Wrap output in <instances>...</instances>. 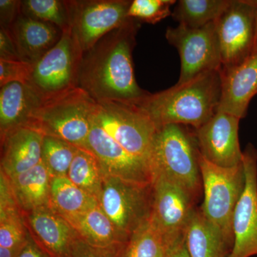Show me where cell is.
Here are the masks:
<instances>
[{
  "mask_svg": "<svg viewBox=\"0 0 257 257\" xmlns=\"http://www.w3.org/2000/svg\"><path fill=\"white\" fill-rule=\"evenodd\" d=\"M140 25L130 18L83 54L79 87L96 102L137 104L150 93L138 85L134 69L133 52Z\"/></svg>",
  "mask_w": 257,
  "mask_h": 257,
  "instance_id": "obj_1",
  "label": "cell"
},
{
  "mask_svg": "<svg viewBox=\"0 0 257 257\" xmlns=\"http://www.w3.org/2000/svg\"><path fill=\"white\" fill-rule=\"evenodd\" d=\"M220 69L204 72L189 82L177 83L161 92L149 93L135 105L150 116L157 128L181 124L197 130L217 112Z\"/></svg>",
  "mask_w": 257,
  "mask_h": 257,
  "instance_id": "obj_2",
  "label": "cell"
},
{
  "mask_svg": "<svg viewBox=\"0 0 257 257\" xmlns=\"http://www.w3.org/2000/svg\"><path fill=\"white\" fill-rule=\"evenodd\" d=\"M199 155L195 130L192 133L181 124L161 126L150 155L152 179L157 176L170 179L197 201L203 189Z\"/></svg>",
  "mask_w": 257,
  "mask_h": 257,
  "instance_id": "obj_3",
  "label": "cell"
},
{
  "mask_svg": "<svg viewBox=\"0 0 257 257\" xmlns=\"http://www.w3.org/2000/svg\"><path fill=\"white\" fill-rule=\"evenodd\" d=\"M96 101L77 87L43 101L32 114L28 126L45 136L54 137L82 147L92 125Z\"/></svg>",
  "mask_w": 257,
  "mask_h": 257,
  "instance_id": "obj_4",
  "label": "cell"
},
{
  "mask_svg": "<svg viewBox=\"0 0 257 257\" xmlns=\"http://www.w3.org/2000/svg\"><path fill=\"white\" fill-rule=\"evenodd\" d=\"M204 202L200 209L226 241L234 246L233 216L244 189L243 164L224 168L206 160L199 153Z\"/></svg>",
  "mask_w": 257,
  "mask_h": 257,
  "instance_id": "obj_5",
  "label": "cell"
},
{
  "mask_svg": "<svg viewBox=\"0 0 257 257\" xmlns=\"http://www.w3.org/2000/svg\"><path fill=\"white\" fill-rule=\"evenodd\" d=\"M92 119L128 154L150 169V155L158 128L143 109L128 103L101 101L96 102Z\"/></svg>",
  "mask_w": 257,
  "mask_h": 257,
  "instance_id": "obj_6",
  "label": "cell"
},
{
  "mask_svg": "<svg viewBox=\"0 0 257 257\" xmlns=\"http://www.w3.org/2000/svg\"><path fill=\"white\" fill-rule=\"evenodd\" d=\"M98 202L120 237L127 243L134 232L151 217L153 184L106 175Z\"/></svg>",
  "mask_w": 257,
  "mask_h": 257,
  "instance_id": "obj_7",
  "label": "cell"
},
{
  "mask_svg": "<svg viewBox=\"0 0 257 257\" xmlns=\"http://www.w3.org/2000/svg\"><path fill=\"white\" fill-rule=\"evenodd\" d=\"M83 54L71 29L62 32L57 45L33 64L28 84L42 101L79 87Z\"/></svg>",
  "mask_w": 257,
  "mask_h": 257,
  "instance_id": "obj_8",
  "label": "cell"
},
{
  "mask_svg": "<svg viewBox=\"0 0 257 257\" xmlns=\"http://www.w3.org/2000/svg\"><path fill=\"white\" fill-rule=\"evenodd\" d=\"M256 0H231L214 28L222 67L242 63L253 54Z\"/></svg>",
  "mask_w": 257,
  "mask_h": 257,
  "instance_id": "obj_9",
  "label": "cell"
},
{
  "mask_svg": "<svg viewBox=\"0 0 257 257\" xmlns=\"http://www.w3.org/2000/svg\"><path fill=\"white\" fill-rule=\"evenodd\" d=\"M130 0H69L70 29L83 52L128 21Z\"/></svg>",
  "mask_w": 257,
  "mask_h": 257,
  "instance_id": "obj_10",
  "label": "cell"
},
{
  "mask_svg": "<svg viewBox=\"0 0 257 257\" xmlns=\"http://www.w3.org/2000/svg\"><path fill=\"white\" fill-rule=\"evenodd\" d=\"M166 39L178 50L180 75L177 84H183L208 71L222 67L214 23L203 28L191 29L178 25L169 28Z\"/></svg>",
  "mask_w": 257,
  "mask_h": 257,
  "instance_id": "obj_11",
  "label": "cell"
},
{
  "mask_svg": "<svg viewBox=\"0 0 257 257\" xmlns=\"http://www.w3.org/2000/svg\"><path fill=\"white\" fill-rule=\"evenodd\" d=\"M153 204L150 219L163 235L166 245L184 236L197 201L162 176L152 179Z\"/></svg>",
  "mask_w": 257,
  "mask_h": 257,
  "instance_id": "obj_12",
  "label": "cell"
},
{
  "mask_svg": "<svg viewBox=\"0 0 257 257\" xmlns=\"http://www.w3.org/2000/svg\"><path fill=\"white\" fill-rule=\"evenodd\" d=\"M244 189L233 216L234 246L229 257L257 255V150L248 145L243 152Z\"/></svg>",
  "mask_w": 257,
  "mask_h": 257,
  "instance_id": "obj_13",
  "label": "cell"
},
{
  "mask_svg": "<svg viewBox=\"0 0 257 257\" xmlns=\"http://www.w3.org/2000/svg\"><path fill=\"white\" fill-rule=\"evenodd\" d=\"M239 118L217 111L195 130L199 153L213 165L224 168L242 164L239 140Z\"/></svg>",
  "mask_w": 257,
  "mask_h": 257,
  "instance_id": "obj_14",
  "label": "cell"
},
{
  "mask_svg": "<svg viewBox=\"0 0 257 257\" xmlns=\"http://www.w3.org/2000/svg\"><path fill=\"white\" fill-rule=\"evenodd\" d=\"M82 148L98 159L106 175L141 183L152 182L148 166L128 154L93 119Z\"/></svg>",
  "mask_w": 257,
  "mask_h": 257,
  "instance_id": "obj_15",
  "label": "cell"
},
{
  "mask_svg": "<svg viewBox=\"0 0 257 257\" xmlns=\"http://www.w3.org/2000/svg\"><path fill=\"white\" fill-rule=\"evenodd\" d=\"M220 77L218 111L244 118L250 101L257 94V52L238 65L221 67Z\"/></svg>",
  "mask_w": 257,
  "mask_h": 257,
  "instance_id": "obj_16",
  "label": "cell"
},
{
  "mask_svg": "<svg viewBox=\"0 0 257 257\" xmlns=\"http://www.w3.org/2000/svg\"><path fill=\"white\" fill-rule=\"evenodd\" d=\"M29 233L51 257H69L79 236L68 221L50 207L23 214Z\"/></svg>",
  "mask_w": 257,
  "mask_h": 257,
  "instance_id": "obj_17",
  "label": "cell"
},
{
  "mask_svg": "<svg viewBox=\"0 0 257 257\" xmlns=\"http://www.w3.org/2000/svg\"><path fill=\"white\" fill-rule=\"evenodd\" d=\"M44 137L36 128L21 126L1 138L0 171L13 178L40 163Z\"/></svg>",
  "mask_w": 257,
  "mask_h": 257,
  "instance_id": "obj_18",
  "label": "cell"
},
{
  "mask_svg": "<svg viewBox=\"0 0 257 257\" xmlns=\"http://www.w3.org/2000/svg\"><path fill=\"white\" fill-rule=\"evenodd\" d=\"M20 59L35 64L57 45L62 32L52 24L20 14L8 30Z\"/></svg>",
  "mask_w": 257,
  "mask_h": 257,
  "instance_id": "obj_19",
  "label": "cell"
},
{
  "mask_svg": "<svg viewBox=\"0 0 257 257\" xmlns=\"http://www.w3.org/2000/svg\"><path fill=\"white\" fill-rule=\"evenodd\" d=\"M42 98L28 84L11 82L0 89V138L21 126H28Z\"/></svg>",
  "mask_w": 257,
  "mask_h": 257,
  "instance_id": "obj_20",
  "label": "cell"
},
{
  "mask_svg": "<svg viewBox=\"0 0 257 257\" xmlns=\"http://www.w3.org/2000/svg\"><path fill=\"white\" fill-rule=\"evenodd\" d=\"M52 178L42 161L30 170L8 178L15 199L23 214L50 207Z\"/></svg>",
  "mask_w": 257,
  "mask_h": 257,
  "instance_id": "obj_21",
  "label": "cell"
},
{
  "mask_svg": "<svg viewBox=\"0 0 257 257\" xmlns=\"http://www.w3.org/2000/svg\"><path fill=\"white\" fill-rule=\"evenodd\" d=\"M184 236L190 257H229L232 251L233 246L206 219L200 208L192 213Z\"/></svg>",
  "mask_w": 257,
  "mask_h": 257,
  "instance_id": "obj_22",
  "label": "cell"
},
{
  "mask_svg": "<svg viewBox=\"0 0 257 257\" xmlns=\"http://www.w3.org/2000/svg\"><path fill=\"white\" fill-rule=\"evenodd\" d=\"M79 237L89 245L96 247H109L126 243L109 218L99 206V202L78 215L67 218Z\"/></svg>",
  "mask_w": 257,
  "mask_h": 257,
  "instance_id": "obj_23",
  "label": "cell"
},
{
  "mask_svg": "<svg viewBox=\"0 0 257 257\" xmlns=\"http://www.w3.org/2000/svg\"><path fill=\"white\" fill-rule=\"evenodd\" d=\"M97 203V199L75 185L68 177L52 178L50 207L64 219L78 215Z\"/></svg>",
  "mask_w": 257,
  "mask_h": 257,
  "instance_id": "obj_24",
  "label": "cell"
},
{
  "mask_svg": "<svg viewBox=\"0 0 257 257\" xmlns=\"http://www.w3.org/2000/svg\"><path fill=\"white\" fill-rule=\"evenodd\" d=\"M231 0H180L172 13L179 25L191 29L214 23L229 7Z\"/></svg>",
  "mask_w": 257,
  "mask_h": 257,
  "instance_id": "obj_25",
  "label": "cell"
},
{
  "mask_svg": "<svg viewBox=\"0 0 257 257\" xmlns=\"http://www.w3.org/2000/svg\"><path fill=\"white\" fill-rule=\"evenodd\" d=\"M106 175L100 162L92 152L78 147L67 177L75 185L98 200Z\"/></svg>",
  "mask_w": 257,
  "mask_h": 257,
  "instance_id": "obj_26",
  "label": "cell"
},
{
  "mask_svg": "<svg viewBox=\"0 0 257 257\" xmlns=\"http://www.w3.org/2000/svg\"><path fill=\"white\" fill-rule=\"evenodd\" d=\"M165 253L163 235L150 219L128 239L125 257H165Z\"/></svg>",
  "mask_w": 257,
  "mask_h": 257,
  "instance_id": "obj_27",
  "label": "cell"
},
{
  "mask_svg": "<svg viewBox=\"0 0 257 257\" xmlns=\"http://www.w3.org/2000/svg\"><path fill=\"white\" fill-rule=\"evenodd\" d=\"M22 14L55 25L62 32L70 29L68 6L62 0H24Z\"/></svg>",
  "mask_w": 257,
  "mask_h": 257,
  "instance_id": "obj_28",
  "label": "cell"
},
{
  "mask_svg": "<svg viewBox=\"0 0 257 257\" xmlns=\"http://www.w3.org/2000/svg\"><path fill=\"white\" fill-rule=\"evenodd\" d=\"M77 148L60 139L44 137L42 162L52 177H67Z\"/></svg>",
  "mask_w": 257,
  "mask_h": 257,
  "instance_id": "obj_29",
  "label": "cell"
},
{
  "mask_svg": "<svg viewBox=\"0 0 257 257\" xmlns=\"http://www.w3.org/2000/svg\"><path fill=\"white\" fill-rule=\"evenodd\" d=\"M175 0H134L128 10V18L140 23L155 25L172 15L171 7Z\"/></svg>",
  "mask_w": 257,
  "mask_h": 257,
  "instance_id": "obj_30",
  "label": "cell"
},
{
  "mask_svg": "<svg viewBox=\"0 0 257 257\" xmlns=\"http://www.w3.org/2000/svg\"><path fill=\"white\" fill-rule=\"evenodd\" d=\"M32 70L33 64L23 61L0 60V87L11 82L28 84Z\"/></svg>",
  "mask_w": 257,
  "mask_h": 257,
  "instance_id": "obj_31",
  "label": "cell"
},
{
  "mask_svg": "<svg viewBox=\"0 0 257 257\" xmlns=\"http://www.w3.org/2000/svg\"><path fill=\"white\" fill-rule=\"evenodd\" d=\"M126 243L109 247H96L78 238L72 245L69 257H125Z\"/></svg>",
  "mask_w": 257,
  "mask_h": 257,
  "instance_id": "obj_32",
  "label": "cell"
},
{
  "mask_svg": "<svg viewBox=\"0 0 257 257\" xmlns=\"http://www.w3.org/2000/svg\"><path fill=\"white\" fill-rule=\"evenodd\" d=\"M22 13V1L0 0V28L9 30Z\"/></svg>",
  "mask_w": 257,
  "mask_h": 257,
  "instance_id": "obj_33",
  "label": "cell"
},
{
  "mask_svg": "<svg viewBox=\"0 0 257 257\" xmlns=\"http://www.w3.org/2000/svg\"><path fill=\"white\" fill-rule=\"evenodd\" d=\"M0 60H21L10 32L8 30L1 28H0Z\"/></svg>",
  "mask_w": 257,
  "mask_h": 257,
  "instance_id": "obj_34",
  "label": "cell"
},
{
  "mask_svg": "<svg viewBox=\"0 0 257 257\" xmlns=\"http://www.w3.org/2000/svg\"><path fill=\"white\" fill-rule=\"evenodd\" d=\"M18 257L51 256L33 239L31 235L29 233L28 240L24 245Z\"/></svg>",
  "mask_w": 257,
  "mask_h": 257,
  "instance_id": "obj_35",
  "label": "cell"
},
{
  "mask_svg": "<svg viewBox=\"0 0 257 257\" xmlns=\"http://www.w3.org/2000/svg\"><path fill=\"white\" fill-rule=\"evenodd\" d=\"M165 257H190L186 245L185 236L166 245Z\"/></svg>",
  "mask_w": 257,
  "mask_h": 257,
  "instance_id": "obj_36",
  "label": "cell"
},
{
  "mask_svg": "<svg viewBox=\"0 0 257 257\" xmlns=\"http://www.w3.org/2000/svg\"><path fill=\"white\" fill-rule=\"evenodd\" d=\"M21 250L0 247V257H18Z\"/></svg>",
  "mask_w": 257,
  "mask_h": 257,
  "instance_id": "obj_37",
  "label": "cell"
},
{
  "mask_svg": "<svg viewBox=\"0 0 257 257\" xmlns=\"http://www.w3.org/2000/svg\"><path fill=\"white\" fill-rule=\"evenodd\" d=\"M257 52V14H256V34H255V42L254 49H253V53Z\"/></svg>",
  "mask_w": 257,
  "mask_h": 257,
  "instance_id": "obj_38",
  "label": "cell"
}]
</instances>
